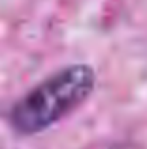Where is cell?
<instances>
[{"mask_svg":"<svg viewBox=\"0 0 147 149\" xmlns=\"http://www.w3.org/2000/svg\"><path fill=\"white\" fill-rule=\"evenodd\" d=\"M96 72L89 64H68L34 85L8 113V123L17 134L34 136L74 113L92 95Z\"/></svg>","mask_w":147,"mask_h":149,"instance_id":"6da1fadb","label":"cell"}]
</instances>
